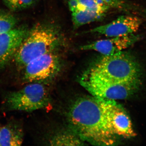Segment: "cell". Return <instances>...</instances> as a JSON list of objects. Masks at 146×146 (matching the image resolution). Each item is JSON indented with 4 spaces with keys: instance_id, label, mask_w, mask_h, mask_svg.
<instances>
[{
    "instance_id": "cell-2",
    "label": "cell",
    "mask_w": 146,
    "mask_h": 146,
    "mask_svg": "<svg viewBox=\"0 0 146 146\" xmlns=\"http://www.w3.org/2000/svg\"><path fill=\"white\" fill-rule=\"evenodd\" d=\"M57 29L51 25L39 24L29 31L13 58L19 69L31 60L48 53L54 51L60 42Z\"/></svg>"
},
{
    "instance_id": "cell-6",
    "label": "cell",
    "mask_w": 146,
    "mask_h": 146,
    "mask_svg": "<svg viewBox=\"0 0 146 146\" xmlns=\"http://www.w3.org/2000/svg\"><path fill=\"white\" fill-rule=\"evenodd\" d=\"M59 58L54 51L36 58L23 68V81L44 83L53 78L58 71Z\"/></svg>"
},
{
    "instance_id": "cell-3",
    "label": "cell",
    "mask_w": 146,
    "mask_h": 146,
    "mask_svg": "<svg viewBox=\"0 0 146 146\" xmlns=\"http://www.w3.org/2000/svg\"><path fill=\"white\" fill-rule=\"evenodd\" d=\"M80 82L93 96L115 101L129 98L138 91L141 84L140 78L127 81H115L91 69L82 75Z\"/></svg>"
},
{
    "instance_id": "cell-7",
    "label": "cell",
    "mask_w": 146,
    "mask_h": 146,
    "mask_svg": "<svg viewBox=\"0 0 146 146\" xmlns=\"http://www.w3.org/2000/svg\"><path fill=\"white\" fill-rule=\"evenodd\" d=\"M98 99L108 125L117 137L130 138L136 136L130 118L122 107L115 100Z\"/></svg>"
},
{
    "instance_id": "cell-8",
    "label": "cell",
    "mask_w": 146,
    "mask_h": 146,
    "mask_svg": "<svg viewBox=\"0 0 146 146\" xmlns=\"http://www.w3.org/2000/svg\"><path fill=\"white\" fill-rule=\"evenodd\" d=\"M142 23L141 17L127 14L120 16L109 24L92 29L89 32L99 33L109 37L125 36L136 33Z\"/></svg>"
},
{
    "instance_id": "cell-12",
    "label": "cell",
    "mask_w": 146,
    "mask_h": 146,
    "mask_svg": "<svg viewBox=\"0 0 146 146\" xmlns=\"http://www.w3.org/2000/svg\"><path fill=\"white\" fill-rule=\"evenodd\" d=\"M69 6L72 12L86 9L105 14L110 8L102 0H70Z\"/></svg>"
},
{
    "instance_id": "cell-11",
    "label": "cell",
    "mask_w": 146,
    "mask_h": 146,
    "mask_svg": "<svg viewBox=\"0 0 146 146\" xmlns=\"http://www.w3.org/2000/svg\"><path fill=\"white\" fill-rule=\"evenodd\" d=\"M23 139V130L17 123H10L0 128L1 146H21Z\"/></svg>"
},
{
    "instance_id": "cell-9",
    "label": "cell",
    "mask_w": 146,
    "mask_h": 146,
    "mask_svg": "<svg viewBox=\"0 0 146 146\" xmlns=\"http://www.w3.org/2000/svg\"><path fill=\"white\" fill-rule=\"evenodd\" d=\"M110 38L98 40L83 45L80 47V49L83 50L96 51L102 55H110L123 50L132 46L138 42L140 39V36L134 33Z\"/></svg>"
},
{
    "instance_id": "cell-17",
    "label": "cell",
    "mask_w": 146,
    "mask_h": 146,
    "mask_svg": "<svg viewBox=\"0 0 146 146\" xmlns=\"http://www.w3.org/2000/svg\"><path fill=\"white\" fill-rule=\"evenodd\" d=\"M5 5L10 10H23L32 5L35 0H3Z\"/></svg>"
},
{
    "instance_id": "cell-13",
    "label": "cell",
    "mask_w": 146,
    "mask_h": 146,
    "mask_svg": "<svg viewBox=\"0 0 146 146\" xmlns=\"http://www.w3.org/2000/svg\"><path fill=\"white\" fill-rule=\"evenodd\" d=\"M105 14L92 11L79 10L72 12V18L74 27L77 28L83 25L101 19Z\"/></svg>"
},
{
    "instance_id": "cell-5",
    "label": "cell",
    "mask_w": 146,
    "mask_h": 146,
    "mask_svg": "<svg viewBox=\"0 0 146 146\" xmlns=\"http://www.w3.org/2000/svg\"><path fill=\"white\" fill-rule=\"evenodd\" d=\"M49 101L48 93L44 84L33 82L7 94L5 103L10 110L30 112L46 107Z\"/></svg>"
},
{
    "instance_id": "cell-16",
    "label": "cell",
    "mask_w": 146,
    "mask_h": 146,
    "mask_svg": "<svg viewBox=\"0 0 146 146\" xmlns=\"http://www.w3.org/2000/svg\"><path fill=\"white\" fill-rule=\"evenodd\" d=\"M17 20L12 14L0 11V35L8 32L15 28Z\"/></svg>"
},
{
    "instance_id": "cell-14",
    "label": "cell",
    "mask_w": 146,
    "mask_h": 146,
    "mask_svg": "<svg viewBox=\"0 0 146 146\" xmlns=\"http://www.w3.org/2000/svg\"><path fill=\"white\" fill-rule=\"evenodd\" d=\"M84 142L76 133L66 132L55 135L49 141L50 145L56 146L83 145Z\"/></svg>"
},
{
    "instance_id": "cell-4",
    "label": "cell",
    "mask_w": 146,
    "mask_h": 146,
    "mask_svg": "<svg viewBox=\"0 0 146 146\" xmlns=\"http://www.w3.org/2000/svg\"><path fill=\"white\" fill-rule=\"evenodd\" d=\"M108 78L123 82L140 78L141 68L136 57L129 52L121 51L102 55L90 68Z\"/></svg>"
},
{
    "instance_id": "cell-1",
    "label": "cell",
    "mask_w": 146,
    "mask_h": 146,
    "mask_svg": "<svg viewBox=\"0 0 146 146\" xmlns=\"http://www.w3.org/2000/svg\"><path fill=\"white\" fill-rule=\"evenodd\" d=\"M69 119L75 133L84 141L98 146H111L117 137L110 129L99 99L80 98L72 105Z\"/></svg>"
},
{
    "instance_id": "cell-10",
    "label": "cell",
    "mask_w": 146,
    "mask_h": 146,
    "mask_svg": "<svg viewBox=\"0 0 146 146\" xmlns=\"http://www.w3.org/2000/svg\"><path fill=\"white\" fill-rule=\"evenodd\" d=\"M29 31L26 28L20 27L0 35V69L13 58Z\"/></svg>"
},
{
    "instance_id": "cell-15",
    "label": "cell",
    "mask_w": 146,
    "mask_h": 146,
    "mask_svg": "<svg viewBox=\"0 0 146 146\" xmlns=\"http://www.w3.org/2000/svg\"><path fill=\"white\" fill-rule=\"evenodd\" d=\"M109 6L116 9L127 12H138L143 14L144 10L139 6L126 0H102Z\"/></svg>"
}]
</instances>
